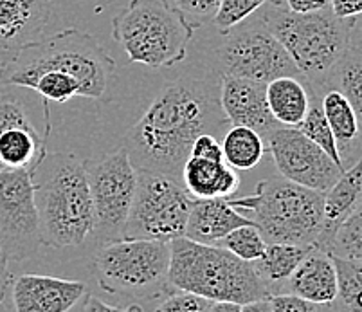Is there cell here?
<instances>
[{"label":"cell","instance_id":"f1b7e54d","mask_svg":"<svg viewBox=\"0 0 362 312\" xmlns=\"http://www.w3.org/2000/svg\"><path fill=\"white\" fill-rule=\"evenodd\" d=\"M298 130L301 134H305L310 141H314L319 149L325 150V152L332 157V161L337 164L339 168L344 170V164H342L341 156H339L337 143H335V137L334 134H332L327 117H325V114H322L321 101H319V96L315 91H314V100H312L310 110H308L307 117L303 120V123L298 127Z\"/></svg>","mask_w":362,"mask_h":312},{"label":"cell","instance_id":"ac0fdd59","mask_svg":"<svg viewBox=\"0 0 362 312\" xmlns=\"http://www.w3.org/2000/svg\"><path fill=\"white\" fill-rule=\"evenodd\" d=\"M249 224L252 220L238 212L231 199L193 200L184 236L200 244L218 245L229 233Z\"/></svg>","mask_w":362,"mask_h":312},{"label":"cell","instance_id":"1f68e13d","mask_svg":"<svg viewBox=\"0 0 362 312\" xmlns=\"http://www.w3.org/2000/svg\"><path fill=\"white\" fill-rule=\"evenodd\" d=\"M213 304L186 291L170 289L153 312H211Z\"/></svg>","mask_w":362,"mask_h":312},{"label":"cell","instance_id":"4dcf8cb0","mask_svg":"<svg viewBox=\"0 0 362 312\" xmlns=\"http://www.w3.org/2000/svg\"><path fill=\"white\" fill-rule=\"evenodd\" d=\"M271 2H281V0H222L213 25L220 33L227 31V29L235 28V25L245 22L247 18L255 16Z\"/></svg>","mask_w":362,"mask_h":312},{"label":"cell","instance_id":"44dd1931","mask_svg":"<svg viewBox=\"0 0 362 312\" xmlns=\"http://www.w3.org/2000/svg\"><path fill=\"white\" fill-rule=\"evenodd\" d=\"M182 188L193 200L233 199L240 190V177L226 161L187 157L182 168Z\"/></svg>","mask_w":362,"mask_h":312},{"label":"cell","instance_id":"9a60e30c","mask_svg":"<svg viewBox=\"0 0 362 312\" xmlns=\"http://www.w3.org/2000/svg\"><path fill=\"white\" fill-rule=\"evenodd\" d=\"M9 289L15 312H69L88 296L83 282L33 272L11 278Z\"/></svg>","mask_w":362,"mask_h":312},{"label":"cell","instance_id":"7c38bea8","mask_svg":"<svg viewBox=\"0 0 362 312\" xmlns=\"http://www.w3.org/2000/svg\"><path fill=\"white\" fill-rule=\"evenodd\" d=\"M35 173L0 170V249L8 262L31 260L42 245Z\"/></svg>","mask_w":362,"mask_h":312},{"label":"cell","instance_id":"5b68a950","mask_svg":"<svg viewBox=\"0 0 362 312\" xmlns=\"http://www.w3.org/2000/svg\"><path fill=\"white\" fill-rule=\"evenodd\" d=\"M195 28L170 0H130L112 21V38L132 64L166 69L186 58Z\"/></svg>","mask_w":362,"mask_h":312},{"label":"cell","instance_id":"6da1fadb","mask_svg":"<svg viewBox=\"0 0 362 312\" xmlns=\"http://www.w3.org/2000/svg\"><path fill=\"white\" fill-rule=\"evenodd\" d=\"M220 80L215 69L189 67L160 88L124 136L123 146L136 170L168 177L182 186V168L193 141L229 125L220 105Z\"/></svg>","mask_w":362,"mask_h":312},{"label":"cell","instance_id":"3957f363","mask_svg":"<svg viewBox=\"0 0 362 312\" xmlns=\"http://www.w3.org/2000/svg\"><path fill=\"white\" fill-rule=\"evenodd\" d=\"M170 287L206 298L211 304L245 305L271 296L252 262L220 245H207L180 236L170 242Z\"/></svg>","mask_w":362,"mask_h":312},{"label":"cell","instance_id":"e575fe53","mask_svg":"<svg viewBox=\"0 0 362 312\" xmlns=\"http://www.w3.org/2000/svg\"><path fill=\"white\" fill-rule=\"evenodd\" d=\"M31 123L25 112L24 105L13 96H0V136L4 130L15 127V125Z\"/></svg>","mask_w":362,"mask_h":312},{"label":"cell","instance_id":"d590c367","mask_svg":"<svg viewBox=\"0 0 362 312\" xmlns=\"http://www.w3.org/2000/svg\"><path fill=\"white\" fill-rule=\"evenodd\" d=\"M189 157L206 161H223L222 143L213 134H200L192 144Z\"/></svg>","mask_w":362,"mask_h":312},{"label":"cell","instance_id":"ffe728a7","mask_svg":"<svg viewBox=\"0 0 362 312\" xmlns=\"http://www.w3.org/2000/svg\"><path fill=\"white\" fill-rule=\"evenodd\" d=\"M321 101L322 114L327 117L330 130L337 143L344 170L362 157V128L350 101L337 88L315 91Z\"/></svg>","mask_w":362,"mask_h":312},{"label":"cell","instance_id":"7bdbcfd3","mask_svg":"<svg viewBox=\"0 0 362 312\" xmlns=\"http://www.w3.org/2000/svg\"><path fill=\"white\" fill-rule=\"evenodd\" d=\"M211 312H242V305L227 304V301H218V304H213Z\"/></svg>","mask_w":362,"mask_h":312},{"label":"cell","instance_id":"52a82bcc","mask_svg":"<svg viewBox=\"0 0 362 312\" xmlns=\"http://www.w3.org/2000/svg\"><path fill=\"white\" fill-rule=\"evenodd\" d=\"M44 69L67 72L81 83L83 98L98 100L107 91L116 62L94 36L69 28L22 49L21 54L0 71V83L6 85L11 78Z\"/></svg>","mask_w":362,"mask_h":312},{"label":"cell","instance_id":"e0dca14e","mask_svg":"<svg viewBox=\"0 0 362 312\" xmlns=\"http://www.w3.org/2000/svg\"><path fill=\"white\" fill-rule=\"evenodd\" d=\"M337 291L339 275L334 256L315 245L296 267L285 285L287 294H294V296L319 305L334 304Z\"/></svg>","mask_w":362,"mask_h":312},{"label":"cell","instance_id":"60d3db41","mask_svg":"<svg viewBox=\"0 0 362 312\" xmlns=\"http://www.w3.org/2000/svg\"><path fill=\"white\" fill-rule=\"evenodd\" d=\"M242 312H274V308H272L271 296L242 305Z\"/></svg>","mask_w":362,"mask_h":312},{"label":"cell","instance_id":"5bb4252c","mask_svg":"<svg viewBox=\"0 0 362 312\" xmlns=\"http://www.w3.org/2000/svg\"><path fill=\"white\" fill-rule=\"evenodd\" d=\"M52 13L54 0H0V71L44 38Z\"/></svg>","mask_w":362,"mask_h":312},{"label":"cell","instance_id":"4fadbf2b","mask_svg":"<svg viewBox=\"0 0 362 312\" xmlns=\"http://www.w3.org/2000/svg\"><path fill=\"white\" fill-rule=\"evenodd\" d=\"M265 144L283 179L305 188L325 193L344 172L298 128L278 127L265 137Z\"/></svg>","mask_w":362,"mask_h":312},{"label":"cell","instance_id":"ba28073f","mask_svg":"<svg viewBox=\"0 0 362 312\" xmlns=\"http://www.w3.org/2000/svg\"><path fill=\"white\" fill-rule=\"evenodd\" d=\"M171 248L159 241L105 242L92 256V269L98 284L108 294L132 301H146L164 296L170 291Z\"/></svg>","mask_w":362,"mask_h":312},{"label":"cell","instance_id":"277c9868","mask_svg":"<svg viewBox=\"0 0 362 312\" xmlns=\"http://www.w3.org/2000/svg\"><path fill=\"white\" fill-rule=\"evenodd\" d=\"M259 16L312 88L327 81L351 47L355 21H341L330 8L299 15L288 11L281 2H271Z\"/></svg>","mask_w":362,"mask_h":312},{"label":"cell","instance_id":"603a6c76","mask_svg":"<svg viewBox=\"0 0 362 312\" xmlns=\"http://www.w3.org/2000/svg\"><path fill=\"white\" fill-rule=\"evenodd\" d=\"M312 248L314 245L267 244L263 255L258 260L252 262V265L269 289L271 296L285 292L287 280Z\"/></svg>","mask_w":362,"mask_h":312},{"label":"cell","instance_id":"2e32d148","mask_svg":"<svg viewBox=\"0 0 362 312\" xmlns=\"http://www.w3.org/2000/svg\"><path fill=\"white\" fill-rule=\"evenodd\" d=\"M265 85L233 76L220 80V105L227 123L256 130L263 139L281 127L269 110Z\"/></svg>","mask_w":362,"mask_h":312},{"label":"cell","instance_id":"7402d4cb","mask_svg":"<svg viewBox=\"0 0 362 312\" xmlns=\"http://www.w3.org/2000/svg\"><path fill=\"white\" fill-rule=\"evenodd\" d=\"M267 105L281 127L298 128L307 117L314 88L303 76H279L265 85Z\"/></svg>","mask_w":362,"mask_h":312},{"label":"cell","instance_id":"8992f818","mask_svg":"<svg viewBox=\"0 0 362 312\" xmlns=\"http://www.w3.org/2000/svg\"><path fill=\"white\" fill-rule=\"evenodd\" d=\"M322 192L276 177L258 183L251 195L231 199V204L251 213L267 244L315 245L322 233Z\"/></svg>","mask_w":362,"mask_h":312},{"label":"cell","instance_id":"83f0119b","mask_svg":"<svg viewBox=\"0 0 362 312\" xmlns=\"http://www.w3.org/2000/svg\"><path fill=\"white\" fill-rule=\"evenodd\" d=\"M327 251L337 258L362 262V200L355 212L335 229Z\"/></svg>","mask_w":362,"mask_h":312},{"label":"cell","instance_id":"30bf717a","mask_svg":"<svg viewBox=\"0 0 362 312\" xmlns=\"http://www.w3.org/2000/svg\"><path fill=\"white\" fill-rule=\"evenodd\" d=\"M193 199L168 177L137 170V192L124 238L173 242L186 235Z\"/></svg>","mask_w":362,"mask_h":312},{"label":"cell","instance_id":"484cf974","mask_svg":"<svg viewBox=\"0 0 362 312\" xmlns=\"http://www.w3.org/2000/svg\"><path fill=\"white\" fill-rule=\"evenodd\" d=\"M328 87L337 88L339 93L344 94V98L354 107L362 128V52L350 47V51L339 62L337 67L330 72L327 81L319 88H314V91H321V88Z\"/></svg>","mask_w":362,"mask_h":312},{"label":"cell","instance_id":"ab89813d","mask_svg":"<svg viewBox=\"0 0 362 312\" xmlns=\"http://www.w3.org/2000/svg\"><path fill=\"white\" fill-rule=\"evenodd\" d=\"M8 264L9 262L6 260L4 253H2V249H0V304L4 301L6 294H8V289H9V284H11V272H9L8 269Z\"/></svg>","mask_w":362,"mask_h":312},{"label":"cell","instance_id":"f546056e","mask_svg":"<svg viewBox=\"0 0 362 312\" xmlns=\"http://www.w3.org/2000/svg\"><path fill=\"white\" fill-rule=\"evenodd\" d=\"M218 245L238 256L240 260L256 262L265 251L267 241L255 224H249L229 233Z\"/></svg>","mask_w":362,"mask_h":312},{"label":"cell","instance_id":"d6986e66","mask_svg":"<svg viewBox=\"0 0 362 312\" xmlns=\"http://www.w3.org/2000/svg\"><path fill=\"white\" fill-rule=\"evenodd\" d=\"M362 200V157L350 164L325 192L322 200V233L315 248L327 251L335 229L355 212Z\"/></svg>","mask_w":362,"mask_h":312},{"label":"cell","instance_id":"9c48e42d","mask_svg":"<svg viewBox=\"0 0 362 312\" xmlns=\"http://www.w3.org/2000/svg\"><path fill=\"white\" fill-rule=\"evenodd\" d=\"M215 49V69L220 78H245L269 83L279 76H301L278 38L269 31L259 11L242 24L222 33Z\"/></svg>","mask_w":362,"mask_h":312},{"label":"cell","instance_id":"4316f807","mask_svg":"<svg viewBox=\"0 0 362 312\" xmlns=\"http://www.w3.org/2000/svg\"><path fill=\"white\" fill-rule=\"evenodd\" d=\"M334 260L339 275V291L332 308L334 312H362V262L337 256H334Z\"/></svg>","mask_w":362,"mask_h":312},{"label":"cell","instance_id":"7a4b0ae2","mask_svg":"<svg viewBox=\"0 0 362 312\" xmlns=\"http://www.w3.org/2000/svg\"><path fill=\"white\" fill-rule=\"evenodd\" d=\"M36 173L40 175L35 183L42 245H83L94 233V206L83 161L72 154H47Z\"/></svg>","mask_w":362,"mask_h":312},{"label":"cell","instance_id":"d6a6232c","mask_svg":"<svg viewBox=\"0 0 362 312\" xmlns=\"http://www.w3.org/2000/svg\"><path fill=\"white\" fill-rule=\"evenodd\" d=\"M170 2L192 24L204 25L209 22L213 24L222 0H170Z\"/></svg>","mask_w":362,"mask_h":312},{"label":"cell","instance_id":"74e56055","mask_svg":"<svg viewBox=\"0 0 362 312\" xmlns=\"http://www.w3.org/2000/svg\"><path fill=\"white\" fill-rule=\"evenodd\" d=\"M81 312H143V308H141L139 304H132L128 307H117V305L105 304L103 300L96 296H87Z\"/></svg>","mask_w":362,"mask_h":312},{"label":"cell","instance_id":"b9f144b4","mask_svg":"<svg viewBox=\"0 0 362 312\" xmlns=\"http://www.w3.org/2000/svg\"><path fill=\"white\" fill-rule=\"evenodd\" d=\"M351 47L362 52V18L355 21L354 31H351Z\"/></svg>","mask_w":362,"mask_h":312},{"label":"cell","instance_id":"cb8c5ba5","mask_svg":"<svg viewBox=\"0 0 362 312\" xmlns=\"http://www.w3.org/2000/svg\"><path fill=\"white\" fill-rule=\"evenodd\" d=\"M6 85L33 88L47 103H51V101H54V103H67L72 98L83 96L81 83L74 76L62 71H51V69L15 76L9 81H6Z\"/></svg>","mask_w":362,"mask_h":312},{"label":"cell","instance_id":"8d00e7d4","mask_svg":"<svg viewBox=\"0 0 362 312\" xmlns=\"http://www.w3.org/2000/svg\"><path fill=\"white\" fill-rule=\"evenodd\" d=\"M330 9L341 21H357L362 16V0H330Z\"/></svg>","mask_w":362,"mask_h":312},{"label":"cell","instance_id":"f35d334b","mask_svg":"<svg viewBox=\"0 0 362 312\" xmlns=\"http://www.w3.org/2000/svg\"><path fill=\"white\" fill-rule=\"evenodd\" d=\"M281 4L292 13L307 15V13L322 11L330 8V0H281Z\"/></svg>","mask_w":362,"mask_h":312},{"label":"cell","instance_id":"8fae6325","mask_svg":"<svg viewBox=\"0 0 362 312\" xmlns=\"http://www.w3.org/2000/svg\"><path fill=\"white\" fill-rule=\"evenodd\" d=\"M94 206L98 245L124 238V226L137 192V170L124 146L101 159L83 161Z\"/></svg>","mask_w":362,"mask_h":312},{"label":"cell","instance_id":"836d02e7","mask_svg":"<svg viewBox=\"0 0 362 312\" xmlns=\"http://www.w3.org/2000/svg\"><path fill=\"white\" fill-rule=\"evenodd\" d=\"M274 312H334L332 305H319L303 300L294 294H274L271 296Z\"/></svg>","mask_w":362,"mask_h":312},{"label":"cell","instance_id":"d4e9b609","mask_svg":"<svg viewBox=\"0 0 362 312\" xmlns=\"http://www.w3.org/2000/svg\"><path fill=\"white\" fill-rule=\"evenodd\" d=\"M223 161L235 170H252L258 166L267 150L265 139L247 127H231L222 139Z\"/></svg>","mask_w":362,"mask_h":312}]
</instances>
